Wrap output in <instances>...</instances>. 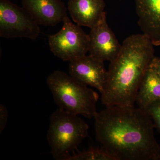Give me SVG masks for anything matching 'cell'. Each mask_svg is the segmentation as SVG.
Returning <instances> with one entry per match:
<instances>
[{
	"instance_id": "6da1fadb",
	"label": "cell",
	"mask_w": 160,
	"mask_h": 160,
	"mask_svg": "<svg viewBox=\"0 0 160 160\" xmlns=\"http://www.w3.org/2000/svg\"><path fill=\"white\" fill-rule=\"evenodd\" d=\"M94 118L96 139L115 160H160L154 124L144 109L108 106Z\"/></svg>"
},
{
	"instance_id": "7a4b0ae2",
	"label": "cell",
	"mask_w": 160,
	"mask_h": 160,
	"mask_svg": "<svg viewBox=\"0 0 160 160\" xmlns=\"http://www.w3.org/2000/svg\"><path fill=\"white\" fill-rule=\"evenodd\" d=\"M154 45L143 33L132 35L110 62L108 79L101 101L106 107H134L143 76L154 57Z\"/></svg>"
},
{
	"instance_id": "3957f363",
	"label": "cell",
	"mask_w": 160,
	"mask_h": 160,
	"mask_svg": "<svg viewBox=\"0 0 160 160\" xmlns=\"http://www.w3.org/2000/svg\"><path fill=\"white\" fill-rule=\"evenodd\" d=\"M47 84L60 109L87 118H94L99 98L96 92L59 70L49 75Z\"/></svg>"
},
{
	"instance_id": "277c9868",
	"label": "cell",
	"mask_w": 160,
	"mask_h": 160,
	"mask_svg": "<svg viewBox=\"0 0 160 160\" xmlns=\"http://www.w3.org/2000/svg\"><path fill=\"white\" fill-rule=\"evenodd\" d=\"M89 129V125L78 115L57 109L50 116L47 135L53 158L66 160L88 136Z\"/></svg>"
},
{
	"instance_id": "5b68a950",
	"label": "cell",
	"mask_w": 160,
	"mask_h": 160,
	"mask_svg": "<svg viewBox=\"0 0 160 160\" xmlns=\"http://www.w3.org/2000/svg\"><path fill=\"white\" fill-rule=\"evenodd\" d=\"M62 29L56 34L48 37L50 50L63 61H71L89 52V35L79 25L71 22L68 16L63 20Z\"/></svg>"
},
{
	"instance_id": "8992f818",
	"label": "cell",
	"mask_w": 160,
	"mask_h": 160,
	"mask_svg": "<svg viewBox=\"0 0 160 160\" xmlns=\"http://www.w3.org/2000/svg\"><path fill=\"white\" fill-rule=\"evenodd\" d=\"M40 32L39 25L26 9L9 0H0L1 37L34 40Z\"/></svg>"
},
{
	"instance_id": "52a82bcc",
	"label": "cell",
	"mask_w": 160,
	"mask_h": 160,
	"mask_svg": "<svg viewBox=\"0 0 160 160\" xmlns=\"http://www.w3.org/2000/svg\"><path fill=\"white\" fill-rule=\"evenodd\" d=\"M90 29L89 55L103 62L113 61L119 53L122 44L107 23L106 12Z\"/></svg>"
},
{
	"instance_id": "ba28073f",
	"label": "cell",
	"mask_w": 160,
	"mask_h": 160,
	"mask_svg": "<svg viewBox=\"0 0 160 160\" xmlns=\"http://www.w3.org/2000/svg\"><path fill=\"white\" fill-rule=\"evenodd\" d=\"M104 62L86 55L69 62V75L80 82L96 88L102 94L108 79V71Z\"/></svg>"
},
{
	"instance_id": "9c48e42d",
	"label": "cell",
	"mask_w": 160,
	"mask_h": 160,
	"mask_svg": "<svg viewBox=\"0 0 160 160\" xmlns=\"http://www.w3.org/2000/svg\"><path fill=\"white\" fill-rule=\"evenodd\" d=\"M22 4L39 26H56L67 16L62 0H22Z\"/></svg>"
},
{
	"instance_id": "30bf717a",
	"label": "cell",
	"mask_w": 160,
	"mask_h": 160,
	"mask_svg": "<svg viewBox=\"0 0 160 160\" xmlns=\"http://www.w3.org/2000/svg\"><path fill=\"white\" fill-rule=\"evenodd\" d=\"M138 24L154 46H160V0H135Z\"/></svg>"
},
{
	"instance_id": "8fae6325",
	"label": "cell",
	"mask_w": 160,
	"mask_h": 160,
	"mask_svg": "<svg viewBox=\"0 0 160 160\" xmlns=\"http://www.w3.org/2000/svg\"><path fill=\"white\" fill-rule=\"evenodd\" d=\"M104 0H69L68 9L75 22L91 28L105 13Z\"/></svg>"
},
{
	"instance_id": "7c38bea8",
	"label": "cell",
	"mask_w": 160,
	"mask_h": 160,
	"mask_svg": "<svg viewBox=\"0 0 160 160\" xmlns=\"http://www.w3.org/2000/svg\"><path fill=\"white\" fill-rule=\"evenodd\" d=\"M160 100V76L149 66L140 84L136 103L144 109L150 103Z\"/></svg>"
},
{
	"instance_id": "4fadbf2b",
	"label": "cell",
	"mask_w": 160,
	"mask_h": 160,
	"mask_svg": "<svg viewBox=\"0 0 160 160\" xmlns=\"http://www.w3.org/2000/svg\"><path fill=\"white\" fill-rule=\"evenodd\" d=\"M65 160H115L102 148L91 147L86 151L81 152L73 155H69Z\"/></svg>"
},
{
	"instance_id": "5bb4252c",
	"label": "cell",
	"mask_w": 160,
	"mask_h": 160,
	"mask_svg": "<svg viewBox=\"0 0 160 160\" xmlns=\"http://www.w3.org/2000/svg\"><path fill=\"white\" fill-rule=\"evenodd\" d=\"M144 109L151 117L154 127L160 132V100L150 103Z\"/></svg>"
},
{
	"instance_id": "9a60e30c",
	"label": "cell",
	"mask_w": 160,
	"mask_h": 160,
	"mask_svg": "<svg viewBox=\"0 0 160 160\" xmlns=\"http://www.w3.org/2000/svg\"><path fill=\"white\" fill-rule=\"evenodd\" d=\"M9 112L6 106L3 104L0 105V133H2L6 128L8 122Z\"/></svg>"
},
{
	"instance_id": "2e32d148",
	"label": "cell",
	"mask_w": 160,
	"mask_h": 160,
	"mask_svg": "<svg viewBox=\"0 0 160 160\" xmlns=\"http://www.w3.org/2000/svg\"><path fill=\"white\" fill-rule=\"evenodd\" d=\"M149 66L160 76V58L154 56L150 62Z\"/></svg>"
}]
</instances>
